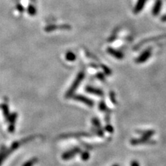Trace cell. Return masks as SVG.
<instances>
[{
  "instance_id": "cell-9",
  "label": "cell",
  "mask_w": 166,
  "mask_h": 166,
  "mask_svg": "<svg viewBox=\"0 0 166 166\" xmlns=\"http://www.w3.org/2000/svg\"><path fill=\"white\" fill-rule=\"evenodd\" d=\"M163 37H166V35H163V36H158V37H153V38L148 39H147V40H143V41L141 42L139 44V46H141L143 45V44L144 43L148 42H151V41H154V40H157V39H160L161 38H163Z\"/></svg>"
},
{
  "instance_id": "cell-8",
  "label": "cell",
  "mask_w": 166,
  "mask_h": 166,
  "mask_svg": "<svg viewBox=\"0 0 166 166\" xmlns=\"http://www.w3.org/2000/svg\"><path fill=\"white\" fill-rule=\"evenodd\" d=\"M37 162H38V159H37V158L34 157L31 158V159L27 161V162L24 163V165L22 166H33L34 165H36Z\"/></svg>"
},
{
  "instance_id": "cell-10",
  "label": "cell",
  "mask_w": 166,
  "mask_h": 166,
  "mask_svg": "<svg viewBox=\"0 0 166 166\" xmlns=\"http://www.w3.org/2000/svg\"><path fill=\"white\" fill-rule=\"evenodd\" d=\"M89 153L88 152H84L82 153L81 154V158L83 161H86L89 158Z\"/></svg>"
},
{
  "instance_id": "cell-11",
  "label": "cell",
  "mask_w": 166,
  "mask_h": 166,
  "mask_svg": "<svg viewBox=\"0 0 166 166\" xmlns=\"http://www.w3.org/2000/svg\"><path fill=\"white\" fill-rule=\"evenodd\" d=\"M106 130L109 133H112V132H113V131H114L113 127H112L111 125H107L106 127Z\"/></svg>"
},
{
  "instance_id": "cell-7",
  "label": "cell",
  "mask_w": 166,
  "mask_h": 166,
  "mask_svg": "<svg viewBox=\"0 0 166 166\" xmlns=\"http://www.w3.org/2000/svg\"><path fill=\"white\" fill-rule=\"evenodd\" d=\"M161 6H162V2H161V0H157L155 4H154V6L152 9V13L154 15H156L159 13L161 9Z\"/></svg>"
},
{
  "instance_id": "cell-5",
  "label": "cell",
  "mask_w": 166,
  "mask_h": 166,
  "mask_svg": "<svg viewBox=\"0 0 166 166\" xmlns=\"http://www.w3.org/2000/svg\"><path fill=\"white\" fill-rule=\"evenodd\" d=\"M138 134H141L143 138H146V139H150L154 134V130H139L137 131Z\"/></svg>"
},
{
  "instance_id": "cell-1",
  "label": "cell",
  "mask_w": 166,
  "mask_h": 166,
  "mask_svg": "<svg viewBox=\"0 0 166 166\" xmlns=\"http://www.w3.org/2000/svg\"><path fill=\"white\" fill-rule=\"evenodd\" d=\"M132 146H138V145H154L156 143V141L150 139H146V138H141V139H134L130 141Z\"/></svg>"
},
{
  "instance_id": "cell-13",
  "label": "cell",
  "mask_w": 166,
  "mask_h": 166,
  "mask_svg": "<svg viewBox=\"0 0 166 166\" xmlns=\"http://www.w3.org/2000/svg\"><path fill=\"white\" fill-rule=\"evenodd\" d=\"M162 20L163 21H166V15L163 16V17H162Z\"/></svg>"
},
{
  "instance_id": "cell-4",
  "label": "cell",
  "mask_w": 166,
  "mask_h": 166,
  "mask_svg": "<svg viewBox=\"0 0 166 166\" xmlns=\"http://www.w3.org/2000/svg\"><path fill=\"white\" fill-rule=\"evenodd\" d=\"M14 150L11 148L9 149H6L4 146H2V148L0 149V165H1L4 160L8 156V154L12 152Z\"/></svg>"
},
{
  "instance_id": "cell-6",
  "label": "cell",
  "mask_w": 166,
  "mask_h": 166,
  "mask_svg": "<svg viewBox=\"0 0 166 166\" xmlns=\"http://www.w3.org/2000/svg\"><path fill=\"white\" fill-rule=\"evenodd\" d=\"M146 2V0H139L134 8V13H139L141 12L142 9L143 8Z\"/></svg>"
},
{
  "instance_id": "cell-12",
  "label": "cell",
  "mask_w": 166,
  "mask_h": 166,
  "mask_svg": "<svg viewBox=\"0 0 166 166\" xmlns=\"http://www.w3.org/2000/svg\"><path fill=\"white\" fill-rule=\"evenodd\" d=\"M131 166H140L139 163L136 161H133L131 162Z\"/></svg>"
},
{
  "instance_id": "cell-14",
  "label": "cell",
  "mask_w": 166,
  "mask_h": 166,
  "mask_svg": "<svg viewBox=\"0 0 166 166\" xmlns=\"http://www.w3.org/2000/svg\"><path fill=\"white\" fill-rule=\"evenodd\" d=\"M113 166H119L118 165H113Z\"/></svg>"
},
{
  "instance_id": "cell-2",
  "label": "cell",
  "mask_w": 166,
  "mask_h": 166,
  "mask_svg": "<svg viewBox=\"0 0 166 166\" xmlns=\"http://www.w3.org/2000/svg\"><path fill=\"white\" fill-rule=\"evenodd\" d=\"M152 54V48H148L147 49L143 52L141 55L136 60V62L141 64V63H143L146 62L149 58H150Z\"/></svg>"
},
{
  "instance_id": "cell-3",
  "label": "cell",
  "mask_w": 166,
  "mask_h": 166,
  "mask_svg": "<svg viewBox=\"0 0 166 166\" xmlns=\"http://www.w3.org/2000/svg\"><path fill=\"white\" fill-rule=\"evenodd\" d=\"M81 149L79 148H75L72 149H70V150L66 152L63 154L62 155V158L64 160H69L71 159V158L74 157L77 154L80 153Z\"/></svg>"
}]
</instances>
